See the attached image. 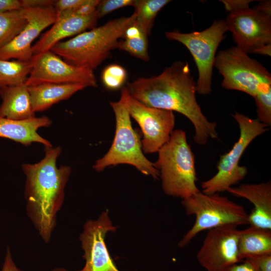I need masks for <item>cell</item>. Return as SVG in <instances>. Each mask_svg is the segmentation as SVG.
Instances as JSON below:
<instances>
[{
  "label": "cell",
  "instance_id": "obj_7",
  "mask_svg": "<svg viewBox=\"0 0 271 271\" xmlns=\"http://www.w3.org/2000/svg\"><path fill=\"white\" fill-rule=\"evenodd\" d=\"M186 213L194 215L195 222L178 243L180 247L187 245L199 233L226 226L247 224L244 207L219 193L206 194L201 191L183 199Z\"/></svg>",
  "mask_w": 271,
  "mask_h": 271
},
{
  "label": "cell",
  "instance_id": "obj_19",
  "mask_svg": "<svg viewBox=\"0 0 271 271\" xmlns=\"http://www.w3.org/2000/svg\"><path fill=\"white\" fill-rule=\"evenodd\" d=\"M0 117L26 120L36 117L25 83L0 88Z\"/></svg>",
  "mask_w": 271,
  "mask_h": 271
},
{
  "label": "cell",
  "instance_id": "obj_16",
  "mask_svg": "<svg viewBox=\"0 0 271 271\" xmlns=\"http://www.w3.org/2000/svg\"><path fill=\"white\" fill-rule=\"evenodd\" d=\"M97 18L94 14L86 17L72 15L70 11L57 13V19L51 29L32 46L33 55L50 51L64 38L76 36L96 27Z\"/></svg>",
  "mask_w": 271,
  "mask_h": 271
},
{
  "label": "cell",
  "instance_id": "obj_8",
  "mask_svg": "<svg viewBox=\"0 0 271 271\" xmlns=\"http://www.w3.org/2000/svg\"><path fill=\"white\" fill-rule=\"evenodd\" d=\"M214 67L222 76L221 86L243 92L254 98L271 92V74L258 61L236 46L220 50Z\"/></svg>",
  "mask_w": 271,
  "mask_h": 271
},
{
  "label": "cell",
  "instance_id": "obj_29",
  "mask_svg": "<svg viewBox=\"0 0 271 271\" xmlns=\"http://www.w3.org/2000/svg\"><path fill=\"white\" fill-rule=\"evenodd\" d=\"M245 259L249 260L257 271H271V254L260 255Z\"/></svg>",
  "mask_w": 271,
  "mask_h": 271
},
{
  "label": "cell",
  "instance_id": "obj_5",
  "mask_svg": "<svg viewBox=\"0 0 271 271\" xmlns=\"http://www.w3.org/2000/svg\"><path fill=\"white\" fill-rule=\"evenodd\" d=\"M153 163L159 172L164 192L185 199L199 192L195 156L187 141L185 131L174 130L169 140L159 150Z\"/></svg>",
  "mask_w": 271,
  "mask_h": 271
},
{
  "label": "cell",
  "instance_id": "obj_9",
  "mask_svg": "<svg viewBox=\"0 0 271 271\" xmlns=\"http://www.w3.org/2000/svg\"><path fill=\"white\" fill-rule=\"evenodd\" d=\"M232 116L239 126V139L228 152L220 156L216 174L202 182V192L204 194L227 191L242 180L248 172L246 167L239 165L243 153L255 138L268 130V127L257 118H251L237 111Z\"/></svg>",
  "mask_w": 271,
  "mask_h": 271
},
{
  "label": "cell",
  "instance_id": "obj_27",
  "mask_svg": "<svg viewBox=\"0 0 271 271\" xmlns=\"http://www.w3.org/2000/svg\"><path fill=\"white\" fill-rule=\"evenodd\" d=\"M134 0H104L100 1L95 15L98 19L119 8L132 6Z\"/></svg>",
  "mask_w": 271,
  "mask_h": 271
},
{
  "label": "cell",
  "instance_id": "obj_34",
  "mask_svg": "<svg viewBox=\"0 0 271 271\" xmlns=\"http://www.w3.org/2000/svg\"><path fill=\"white\" fill-rule=\"evenodd\" d=\"M1 271H23L17 266L14 261L9 247L7 248Z\"/></svg>",
  "mask_w": 271,
  "mask_h": 271
},
{
  "label": "cell",
  "instance_id": "obj_23",
  "mask_svg": "<svg viewBox=\"0 0 271 271\" xmlns=\"http://www.w3.org/2000/svg\"><path fill=\"white\" fill-rule=\"evenodd\" d=\"M27 23L22 8L0 13V49L12 41Z\"/></svg>",
  "mask_w": 271,
  "mask_h": 271
},
{
  "label": "cell",
  "instance_id": "obj_6",
  "mask_svg": "<svg viewBox=\"0 0 271 271\" xmlns=\"http://www.w3.org/2000/svg\"><path fill=\"white\" fill-rule=\"evenodd\" d=\"M110 105L115 118L114 137L107 152L95 162L93 168L100 172L111 166L127 164L134 166L143 174L157 179L159 172L144 155L140 137L132 126L124 87L119 100L111 101Z\"/></svg>",
  "mask_w": 271,
  "mask_h": 271
},
{
  "label": "cell",
  "instance_id": "obj_26",
  "mask_svg": "<svg viewBox=\"0 0 271 271\" xmlns=\"http://www.w3.org/2000/svg\"><path fill=\"white\" fill-rule=\"evenodd\" d=\"M126 77V70L122 66L115 64L106 66L101 74L103 84L110 90H116L122 87Z\"/></svg>",
  "mask_w": 271,
  "mask_h": 271
},
{
  "label": "cell",
  "instance_id": "obj_24",
  "mask_svg": "<svg viewBox=\"0 0 271 271\" xmlns=\"http://www.w3.org/2000/svg\"><path fill=\"white\" fill-rule=\"evenodd\" d=\"M31 69V61L0 59V88L25 83Z\"/></svg>",
  "mask_w": 271,
  "mask_h": 271
},
{
  "label": "cell",
  "instance_id": "obj_14",
  "mask_svg": "<svg viewBox=\"0 0 271 271\" xmlns=\"http://www.w3.org/2000/svg\"><path fill=\"white\" fill-rule=\"evenodd\" d=\"M116 229L107 211L102 212L96 220H88L84 223L79 240L85 262L82 268L77 271H120L113 262L105 242L107 233L114 232Z\"/></svg>",
  "mask_w": 271,
  "mask_h": 271
},
{
  "label": "cell",
  "instance_id": "obj_25",
  "mask_svg": "<svg viewBox=\"0 0 271 271\" xmlns=\"http://www.w3.org/2000/svg\"><path fill=\"white\" fill-rule=\"evenodd\" d=\"M169 0H134L132 6L134 9L136 22L147 33L151 30L158 12Z\"/></svg>",
  "mask_w": 271,
  "mask_h": 271
},
{
  "label": "cell",
  "instance_id": "obj_31",
  "mask_svg": "<svg viewBox=\"0 0 271 271\" xmlns=\"http://www.w3.org/2000/svg\"><path fill=\"white\" fill-rule=\"evenodd\" d=\"M223 271H257L253 265L247 259H244L233 264Z\"/></svg>",
  "mask_w": 271,
  "mask_h": 271
},
{
  "label": "cell",
  "instance_id": "obj_35",
  "mask_svg": "<svg viewBox=\"0 0 271 271\" xmlns=\"http://www.w3.org/2000/svg\"><path fill=\"white\" fill-rule=\"evenodd\" d=\"M50 271H68V270L64 268L56 267V268L52 269V270Z\"/></svg>",
  "mask_w": 271,
  "mask_h": 271
},
{
  "label": "cell",
  "instance_id": "obj_20",
  "mask_svg": "<svg viewBox=\"0 0 271 271\" xmlns=\"http://www.w3.org/2000/svg\"><path fill=\"white\" fill-rule=\"evenodd\" d=\"M35 112L43 111L86 87L78 84L43 83L28 86Z\"/></svg>",
  "mask_w": 271,
  "mask_h": 271
},
{
  "label": "cell",
  "instance_id": "obj_2",
  "mask_svg": "<svg viewBox=\"0 0 271 271\" xmlns=\"http://www.w3.org/2000/svg\"><path fill=\"white\" fill-rule=\"evenodd\" d=\"M44 151L45 156L40 162L23 164L22 168L26 177V213L43 240L48 243L63 204L71 169L57 166L61 147H45Z\"/></svg>",
  "mask_w": 271,
  "mask_h": 271
},
{
  "label": "cell",
  "instance_id": "obj_13",
  "mask_svg": "<svg viewBox=\"0 0 271 271\" xmlns=\"http://www.w3.org/2000/svg\"><path fill=\"white\" fill-rule=\"evenodd\" d=\"M226 225L208 230L196 258L206 271H223L240 262L238 240L241 230Z\"/></svg>",
  "mask_w": 271,
  "mask_h": 271
},
{
  "label": "cell",
  "instance_id": "obj_1",
  "mask_svg": "<svg viewBox=\"0 0 271 271\" xmlns=\"http://www.w3.org/2000/svg\"><path fill=\"white\" fill-rule=\"evenodd\" d=\"M125 87L131 96L147 106L185 116L194 127L196 144L204 145L218 137L217 123L208 119L197 101L196 81L187 62H174L160 74L139 78Z\"/></svg>",
  "mask_w": 271,
  "mask_h": 271
},
{
  "label": "cell",
  "instance_id": "obj_32",
  "mask_svg": "<svg viewBox=\"0 0 271 271\" xmlns=\"http://www.w3.org/2000/svg\"><path fill=\"white\" fill-rule=\"evenodd\" d=\"M22 8L21 1L0 0V13L18 10Z\"/></svg>",
  "mask_w": 271,
  "mask_h": 271
},
{
  "label": "cell",
  "instance_id": "obj_12",
  "mask_svg": "<svg viewBox=\"0 0 271 271\" xmlns=\"http://www.w3.org/2000/svg\"><path fill=\"white\" fill-rule=\"evenodd\" d=\"M31 62V71L25 82L27 86L43 83L97 86L93 70L71 65L51 51L33 55Z\"/></svg>",
  "mask_w": 271,
  "mask_h": 271
},
{
  "label": "cell",
  "instance_id": "obj_33",
  "mask_svg": "<svg viewBox=\"0 0 271 271\" xmlns=\"http://www.w3.org/2000/svg\"><path fill=\"white\" fill-rule=\"evenodd\" d=\"M22 8L27 7H46L54 6L53 0H21Z\"/></svg>",
  "mask_w": 271,
  "mask_h": 271
},
{
  "label": "cell",
  "instance_id": "obj_28",
  "mask_svg": "<svg viewBox=\"0 0 271 271\" xmlns=\"http://www.w3.org/2000/svg\"><path fill=\"white\" fill-rule=\"evenodd\" d=\"M99 2V0H84L78 7L70 11L73 15L81 17L89 16L95 13Z\"/></svg>",
  "mask_w": 271,
  "mask_h": 271
},
{
  "label": "cell",
  "instance_id": "obj_18",
  "mask_svg": "<svg viewBox=\"0 0 271 271\" xmlns=\"http://www.w3.org/2000/svg\"><path fill=\"white\" fill-rule=\"evenodd\" d=\"M51 123V119L45 116L26 120L0 117V138L12 140L25 146L35 142L43 144L44 147H51L50 142L37 132L39 128L48 127Z\"/></svg>",
  "mask_w": 271,
  "mask_h": 271
},
{
  "label": "cell",
  "instance_id": "obj_4",
  "mask_svg": "<svg viewBox=\"0 0 271 271\" xmlns=\"http://www.w3.org/2000/svg\"><path fill=\"white\" fill-rule=\"evenodd\" d=\"M228 13L225 20L237 47L246 53L271 55V2L221 0Z\"/></svg>",
  "mask_w": 271,
  "mask_h": 271
},
{
  "label": "cell",
  "instance_id": "obj_22",
  "mask_svg": "<svg viewBox=\"0 0 271 271\" xmlns=\"http://www.w3.org/2000/svg\"><path fill=\"white\" fill-rule=\"evenodd\" d=\"M148 38L147 33L135 21L126 29L123 40L119 41L117 48L148 61L150 58Z\"/></svg>",
  "mask_w": 271,
  "mask_h": 271
},
{
  "label": "cell",
  "instance_id": "obj_15",
  "mask_svg": "<svg viewBox=\"0 0 271 271\" xmlns=\"http://www.w3.org/2000/svg\"><path fill=\"white\" fill-rule=\"evenodd\" d=\"M22 10L28 23L12 41L0 49L1 59L30 61L33 56L32 42L57 19V12L54 6L27 7Z\"/></svg>",
  "mask_w": 271,
  "mask_h": 271
},
{
  "label": "cell",
  "instance_id": "obj_11",
  "mask_svg": "<svg viewBox=\"0 0 271 271\" xmlns=\"http://www.w3.org/2000/svg\"><path fill=\"white\" fill-rule=\"evenodd\" d=\"M124 87L129 115L142 130L143 153L158 152L169 140L174 130L175 116L173 111L147 106L131 96L126 87Z\"/></svg>",
  "mask_w": 271,
  "mask_h": 271
},
{
  "label": "cell",
  "instance_id": "obj_30",
  "mask_svg": "<svg viewBox=\"0 0 271 271\" xmlns=\"http://www.w3.org/2000/svg\"><path fill=\"white\" fill-rule=\"evenodd\" d=\"M84 0L55 1L54 7L57 13L73 10L80 6Z\"/></svg>",
  "mask_w": 271,
  "mask_h": 271
},
{
  "label": "cell",
  "instance_id": "obj_17",
  "mask_svg": "<svg viewBox=\"0 0 271 271\" xmlns=\"http://www.w3.org/2000/svg\"><path fill=\"white\" fill-rule=\"evenodd\" d=\"M227 192L246 199L254 206L247 215L249 227L271 231V183L242 184Z\"/></svg>",
  "mask_w": 271,
  "mask_h": 271
},
{
  "label": "cell",
  "instance_id": "obj_3",
  "mask_svg": "<svg viewBox=\"0 0 271 271\" xmlns=\"http://www.w3.org/2000/svg\"><path fill=\"white\" fill-rule=\"evenodd\" d=\"M136 21L133 13L107 22L104 25L60 42L50 51L73 66L93 70L117 48L119 38Z\"/></svg>",
  "mask_w": 271,
  "mask_h": 271
},
{
  "label": "cell",
  "instance_id": "obj_21",
  "mask_svg": "<svg viewBox=\"0 0 271 271\" xmlns=\"http://www.w3.org/2000/svg\"><path fill=\"white\" fill-rule=\"evenodd\" d=\"M267 254H271V231L251 227L241 230L238 240L240 261Z\"/></svg>",
  "mask_w": 271,
  "mask_h": 271
},
{
  "label": "cell",
  "instance_id": "obj_10",
  "mask_svg": "<svg viewBox=\"0 0 271 271\" xmlns=\"http://www.w3.org/2000/svg\"><path fill=\"white\" fill-rule=\"evenodd\" d=\"M227 31L225 20H219L201 31L186 33L174 30L165 33L168 40L182 44L192 55L198 73L196 87L198 94L206 95L212 91L213 68L217 50Z\"/></svg>",
  "mask_w": 271,
  "mask_h": 271
}]
</instances>
